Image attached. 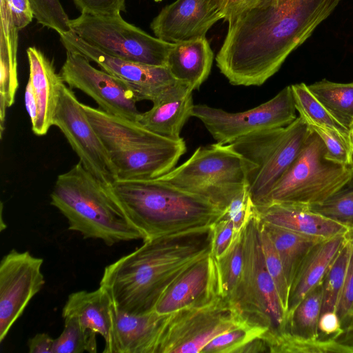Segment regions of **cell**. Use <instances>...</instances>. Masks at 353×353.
I'll return each mask as SVG.
<instances>
[{
  "instance_id": "1",
  "label": "cell",
  "mask_w": 353,
  "mask_h": 353,
  "mask_svg": "<svg viewBox=\"0 0 353 353\" xmlns=\"http://www.w3.org/2000/svg\"><path fill=\"white\" fill-rule=\"evenodd\" d=\"M341 1L259 0L228 23L217 67L232 85H263Z\"/></svg>"
},
{
  "instance_id": "2",
  "label": "cell",
  "mask_w": 353,
  "mask_h": 353,
  "mask_svg": "<svg viewBox=\"0 0 353 353\" xmlns=\"http://www.w3.org/2000/svg\"><path fill=\"white\" fill-rule=\"evenodd\" d=\"M213 225L155 236L107 265L100 286L116 307L143 314L190 266L212 254Z\"/></svg>"
},
{
  "instance_id": "3",
  "label": "cell",
  "mask_w": 353,
  "mask_h": 353,
  "mask_svg": "<svg viewBox=\"0 0 353 353\" xmlns=\"http://www.w3.org/2000/svg\"><path fill=\"white\" fill-rule=\"evenodd\" d=\"M111 188L144 240L212 226L225 213L210 199L159 179L117 180Z\"/></svg>"
},
{
  "instance_id": "4",
  "label": "cell",
  "mask_w": 353,
  "mask_h": 353,
  "mask_svg": "<svg viewBox=\"0 0 353 353\" xmlns=\"http://www.w3.org/2000/svg\"><path fill=\"white\" fill-rule=\"evenodd\" d=\"M50 204L67 219L68 230L108 246L143 239L131 223L111 185L97 179L79 161L57 176Z\"/></svg>"
},
{
  "instance_id": "5",
  "label": "cell",
  "mask_w": 353,
  "mask_h": 353,
  "mask_svg": "<svg viewBox=\"0 0 353 353\" xmlns=\"http://www.w3.org/2000/svg\"><path fill=\"white\" fill-rule=\"evenodd\" d=\"M310 129L298 117L290 125L242 137L229 145L247 161V184L254 206L263 205L301 152Z\"/></svg>"
},
{
  "instance_id": "6",
  "label": "cell",
  "mask_w": 353,
  "mask_h": 353,
  "mask_svg": "<svg viewBox=\"0 0 353 353\" xmlns=\"http://www.w3.org/2000/svg\"><path fill=\"white\" fill-rule=\"evenodd\" d=\"M243 248L241 275L229 301L243 323L268 331H285V312L265 265L254 209L243 228Z\"/></svg>"
},
{
  "instance_id": "7",
  "label": "cell",
  "mask_w": 353,
  "mask_h": 353,
  "mask_svg": "<svg viewBox=\"0 0 353 353\" xmlns=\"http://www.w3.org/2000/svg\"><path fill=\"white\" fill-rule=\"evenodd\" d=\"M325 152L323 141L310 129L301 152L263 205L283 202L309 206L332 195L350 179L353 168L328 161Z\"/></svg>"
},
{
  "instance_id": "8",
  "label": "cell",
  "mask_w": 353,
  "mask_h": 353,
  "mask_svg": "<svg viewBox=\"0 0 353 353\" xmlns=\"http://www.w3.org/2000/svg\"><path fill=\"white\" fill-rule=\"evenodd\" d=\"M71 31L111 56L141 64L165 66L174 43L154 37L119 14H81L70 20Z\"/></svg>"
},
{
  "instance_id": "9",
  "label": "cell",
  "mask_w": 353,
  "mask_h": 353,
  "mask_svg": "<svg viewBox=\"0 0 353 353\" xmlns=\"http://www.w3.org/2000/svg\"><path fill=\"white\" fill-rule=\"evenodd\" d=\"M245 324L229 300L218 296L166 315L157 353H199L216 336Z\"/></svg>"
},
{
  "instance_id": "10",
  "label": "cell",
  "mask_w": 353,
  "mask_h": 353,
  "mask_svg": "<svg viewBox=\"0 0 353 353\" xmlns=\"http://www.w3.org/2000/svg\"><path fill=\"white\" fill-rule=\"evenodd\" d=\"M291 85L269 101L240 112H228L205 104L194 105L192 117L199 119L216 143L230 144L254 132L287 126L296 118Z\"/></svg>"
},
{
  "instance_id": "11",
  "label": "cell",
  "mask_w": 353,
  "mask_h": 353,
  "mask_svg": "<svg viewBox=\"0 0 353 353\" xmlns=\"http://www.w3.org/2000/svg\"><path fill=\"white\" fill-rule=\"evenodd\" d=\"M248 165L229 144L198 148L183 163L157 179L209 199L216 188L247 183Z\"/></svg>"
},
{
  "instance_id": "12",
  "label": "cell",
  "mask_w": 353,
  "mask_h": 353,
  "mask_svg": "<svg viewBox=\"0 0 353 353\" xmlns=\"http://www.w3.org/2000/svg\"><path fill=\"white\" fill-rule=\"evenodd\" d=\"M64 83L71 89L85 93L105 112L137 121L139 101L132 88L122 79L92 66L82 54L66 50V59L60 71Z\"/></svg>"
},
{
  "instance_id": "13",
  "label": "cell",
  "mask_w": 353,
  "mask_h": 353,
  "mask_svg": "<svg viewBox=\"0 0 353 353\" xmlns=\"http://www.w3.org/2000/svg\"><path fill=\"white\" fill-rule=\"evenodd\" d=\"M57 126L79 157L83 166L107 185L117 180L110 154L94 130L76 95L63 85L54 118Z\"/></svg>"
},
{
  "instance_id": "14",
  "label": "cell",
  "mask_w": 353,
  "mask_h": 353,
  "mask_svg": "<svg viewBox=\"0 0 353 353\" xmlns=\"http://www.w3.org/2000/svg\"><path fill=\"white\" fill-rule=\"evenodd\" d=\"M43 260L13 249L0 263V342L45 284Z\"/></svg>"
},
{
  "instance_id": "15",
  "label": "cell",
  "mask_w": 353,
  "mask_h": 353,
  "mask_svg": "<svg viewBox=\"0 0 353 353\" xmlns=\"http://www.w3.org/2000/svg\"><path fill=\"white\" fill-rule=\"evenodd\" d=\"M60 41L66 50L82 54L103 70L126 82L139 101L154 102L179 82L168 67L141 64L111 56L87 43L72 31L60 34Z\"/></svg>"
},
{
  "instance_id": "16",
  "label": "cell",
  "mask_w": 353,
  "mask_h": 353,
  "mask_svg": "<svg viewBox=\"0 0 353 353\" xmlns=\"http://www.w3.org/2000/svg\"><path fill=\"white\" fill-rule=\"evenodd\" d=\"M223 14L216 0H176L150 23L156 37L170 43L205 37Z\"/></svg>"
},
{
  "instance_id": "17",
  "label": "cell",
  "mask_w": 353,
  "mask_h": 353,
  "mask_svg": "<svg viewBox=\"0 0 353 353\" xmlns=\"http://www.w3.org/2000/svg\"><path fill=\"white\" fill-rule=\"evenodd\" d=\"M220 295L216 259L211 254L190 266L165 291L154 311L168 315L206 303Z\"/></svg>"
},
{
  "instance_id": "18",
  "label": "cell",
  "mask_w": 353,
  "mask_h": 353,
  "mask_svg": "<svg viewBox=\"0 0 353 353\" xmlns=\"http://www.w3.org/2000/svg\"><path fill=\"white\" fill-rule=\"evenodd\" d=\"M186 152L183 139L176 142L110 153L117 180L153 179L173 168Z\"/></svg>"
},
{
  "instance_id": "19",
  "label": "cell",
  "mask_w": 353,
  "mask_h": 353,
  "mask_svg": "<svg viewBox=\"0 0 353 353\" xmlns=\"http://www.w3.org/2000/svg\"><path fill=\"white\" fill-rule=\"evenodd\" d=\"M165 317L154 310L143 314H130L114 305L112 337L103 352L157 353Z\"/></svg>"
},
{
  "instance_id": "20",
  "label": "cell",
  "mask_w": 353,
  "mask_h": 353,
  "mask_svg": "<svg viewBox=\"0 0 353 353\" xmlns=\"http://www.w3.org/2000/svg\"><path fill=\"white\" fill-rule=\"evenodd\" d=\"M82 106L109 154L178 141L155 134L137 121L109 114L101 108L83 103Z\"/></svg>"
},
{
  "instance_id": "21",
  "label": "cell",
  "mask_w": 353,
  "mask_h": 353,
  "mask_svg": "<svg viewBox=\"0 0 353 353\" xmlns=\"http://www.w3.org/2000/svg\"><path fill=\"white\" fill-rule=\"evenodd\" d=\"M193 90L179 81L152 102V107L141 112L137 122L150 131L173 141H179L181 130L192 117Z\"/></svg>"
},
{
  "instance_id": "22",
  "label": "cell",
  "mask_w": 353,
  "mask_h": 353,
  "mask_svg": "<svg viewBox=\"0 0 353 353\" xmlns=\"http://www.w3.org/2000/svg\"><path fill=\"white\" fill-rule=\"evenodd\" d=\"M30 81L37 101V117L32 130L37 136L47 134L52 125L65 85L60 74L41 50L29 47L27 50Z\"/></svg>"
},
{
  "instance_id": "23",
  "label": "cell",
  "mask_w": 353,
  "mask_h": 353,
  "mask_svg": "<svg viewBox=\"0 0 353 353\" xmlns=\"http://www.w3.org/2000/svg\"><path fill=\"white\" fill-rule=\"evenodd\" d=\"M254 209L261 221L305 235L330 239L351 230L309 210L305 205L274 202L254 205Z\"/></svg>"
},
{
  "instance_id": "24",
  "label": "cell",
  "mask_w": 353,
  "mask_h": 353,
  "mask_svg": "<svg viewBox=\"0 0 353 353\" xmlns=\"http://www.w3.org/2000/svg\"><path fill=\"white\" fill-rule=\"evenodd\" d=\"M114 306L108 292L99 285L94 291L71 293L63 307L62 316L73 318L83 330L100 334L105 346L112 337Z\"/></svg>"
},
{
  "instance_id": "25",
  "label": "cell",
  "mask_w": 353,
  "mask_h": 353,
  "mask_svg": "<svg viewBox=\"0 0 353 353\" xmlns=\"http://www.w3.org/2000/svg\"><path fill=\"white\" fill-rule=\"evenodd\" d=\"M348 232L321 241L304 259L290 287L286 322L305 296L322 282L326 272L346 242Z\"/></svg>"
},
{
  "instance_id": "26",
  "label": "cell",
  "mask_w": 353,
  "mask_h": 353,
  "mask_svg": "<svg viewBox=\"0 0 353 353\" xmlns=\"http://www.w3.org/2000/svg\"><path fill=\"white\" fill-rule=\"evenodd\" d=\"M213 57L205 37L174 43L167 67L177 81L186 83L194 91L208 79Z\"/></svg>"
},
{
  "instance_id": "27",
  "label": "cell",
  "mask_w": 353,
  "mask_h": 353,
  "mask_svg": "<svg viewBox=\"0 0 353 353\" xmlns=\"http://www.w3.org/2000/svg\"><path fill=\"white\" fill-rule=\"evenodd\" d=\"M18 29L6 0H1L0 100L13 105L19 87L17 75Z\"/></svg>"
},
{
  "instance_id": "28",
  "label": "cell",
  "mask_w": 353,
  "mask_h": 353,
  "mask_svg": "<svg viewBox=\"0 0 353 353\" xmlns=\"http://www.w3.org/2000/svg\"><path fill=\"white\" fill-rule=\"evenodd\" d=\"M260 221L278 252L290 288L309 252L316 244L327 239L302 234L261 220Z\"/></svg>"
},
{
  "instance_id": "29",
  "label": "cell",
  "mask_w": 353,
  "mask_h": 353,
  "mask_svg": "<svg viewBox=\"0 0 353 353\" xmlns=\"http://www.w3.org/2000/svg\"><path fill=\"white\" fill-rule=\"evenodd\" d=\"M299 117L310 127L327 130L338 137L352 152L350 130L341 124L314 96L304 83L291 85Z\"/></svg>"
},
{
  "instance_id": "30",
  "label": "cell",
  "mask_w": 353,
  "mask_h": 353,
  "mask_svg": "<svg viewBox=\"0 0 353 353\" xmlns=\"http://www.w3.org/2000/svg\"><path fill=\"white\" fill-rule=\"evenodd\" d=\"M307 87L341 124L350 128L353 123V82L336 83L323 79Z\"/></svg>"
},
{
  "instance_id": "31",
  "label": "cell",
  "mask_w": 353,
  "mask_h": 353,
  "mask_svg": "<svg viewBox=\"0 0 353 353\" xmlns=\"http://www.w3.org/2000/svg\"><path fill=\"white\" fill-rule=\"evenodd\" d=\"M268 352L273 353H350L331 337L315 340L306 339L282 332L267 331L262 335Z\"/></svg>"
},
{
  "instance_id": "32",
  "label": "cell",
  "mask_w": 353,
  "mask_h": 353,
  "mask_svg": "<svg viewBox=\"0 0 353 353\" xmlns=\"http://www.w3.org/2000/svg\"><path fill=\"white\" fill-rule=\"evenodd\" d=\"M323 296L322 282L312 288L287 319L286 330L306 339H321L318 322Z\"/></svg>"
},
{
  "instance_id": "33",
  "label": "cell",
  "mask_w": 353,
  "mask_h": 353,
  "mask_svg": "<svg viewBox=\"0 0 353 353\" xmlns=\"http://www.w3.org/2000/svg\"><path fill=\"white\" fill-rule=\"evenodd\" d=\"M351 246L352 229L348 232L346 242L341 248L322 280L323 296L321 314L328 311L336 312L345 277Z\"/></svg>"
},
{
  "instance_id": "34",
  "label": "cell",
  "mask_w": 353,
  "mask_h": 353,
  "mask_svg": "<svg viewBox=\"0 0 353 353\" xmlns=\"http://www.w3.org/2000/svg\"><path fill=\"white\" fill-rule=\"evenodd\" d=\"M307 208L314 213L353 229V173L325 200Z\"/></svg>"
},
{
  "instance_id": "35",
  "label": "cell",
  "mask_w": 353,
  "mask_h": 353,
  "mask_svg": "<svg viewBox=\"0 0 353 353\" xmlns=\"http://www.w3.org/2000/svg\"><path fill=\"white\" fill-rule=\"evenodd\" d=\"M243 243V228L239 233L234 234L233 241L227 251L216 259L220 295L228 299L234 291L241 275Z\"/></svg>"
},
{
  "instance_id": "36",
  "label": "cell",
  "mask_w": 353,
  "mask_h": 353,
  "mask_svg": "<svg viewBox=\"0 0 353 353\" xmlns=\"http://www.w3.org/2000/svg\"><path fill=\"white\" fill-rule=\"evenodd\" d=\"M97 333L83 330L73 318L64 319V328L54 340L52 353L97 352Z\"/></svg>"
},
{
  "instance_id": "37",
  "label": "cell",
  "mask_w": 353,
  "mask_h": 353,
  "mask_svg": "<svg viewBox=\"0 0 353 353\" xmlns=\"http://www.w3.org/2000/svg\"><path fill=\"white\" fill-rule=\"evenodd\" d=\"M268 330L261 327L243 325L219 334L202 350V353H238L249 341L261 337Z\"/></svg>"
},
{
  "instance_id": "38",
  "label": "cell",
  "mask_w": 353,
  "mask_h": 353,
  "mask_svg": "<svg viewBox=\"0 0 353 353\" xmlns=\"http://www.w3.org/2000/svg\"><path fill=\"white\" fill-rule=\"evenodd\" d=\"M259 232L265 265L276 286L281 305L286 315L290 288L278 252L260 220Z\"/></svg>"
},
{
  "instance_id": "39",
  "label": "cell",
  "mask_w": 353,
  "mask_h": 353,
  "mask_svg": "<svg viewBox=\"0 0 353 353\" xmlns=\"http://www.w3.org/2000/svg\"><path fill=\"white\" fill-rule=\"evenodd\" d=\"M37 23L59 35L71 31L70 19L59 0H28Z\"/></svg>"
},
{
  "instance_id": "40",
  "label": "cell",
  "mask_w": 353,
  "mask_h": 353,
  "mask_svg": "<svg viewBox=\"0 0 353 353\" xmlns=\"http://www.w3.org/2000/svg\"><path fill=\"white\" fill-rule=\"evenodd\" d=\"M308 127L323 141L325 148L326 159L337 164L353 168V152L338 137L317 127Z\"/></svg>"
},
{
  "instance_id": "41",
  "label": "cell",
  "mask_w": 353,
  "mask_h": 353,
  "mask_svg": "<svg viewBox=\"0 0 353 353\" xmlns=\"http://www.w3.org/2000/svg\"><path fill=\"white\" fill-rule=\"evenodd\" d=\"M336 312L342 329L353 315V229L350 256Z\"/></svg>"
},
{
  "instance_id": "42",
  "label": "cell",
  "mask_w": 353,
  "mask_h": 353,
  "mask_svg": "<svg viewBox=\"0 0 353 353\" xmlns=\"http://www.w3.org/2000/svg\"><path fill=\"white\" fill-rule=\"evenodd\" d=\"M81 14L115 15L125 10V0H73Z\"/></svg>"
},
{
  "instance_id": "43",
  "label": "cell",
  "mask_w": 353,
  "mask_h": 353,
  "mask_svg": "<svg viewBox=\"0 0 353 353\" xmlns=\"http://www.w3.org/2000/svg\"><path fill=\"white\" fill-rule=\"evenodd\" d=\"M234 236L233 223L229 219L221 217L213 225L212 254L218 259L229 248Z\"/></svg>"
},
{
  "instance_id": "44",
  "label": "cell",
  "mask_w": 353,
  "mask_h": 353,
  "mask_svg": "<svg viewBox=\"0 0 353 353\" xmlns=\"http://www.w3.org/2000/svg\"><path fill=\"white\" fill-rule=\"evenodd\" d=\"M6 1L13 23L18 30H22L32 21L34 14L28 0Z\"/></svg>"
},
{
  "instance_id": "45",
  "label": "cell",
  "mask_w": 353,
  "mask_h": 353,
  "mask_svg": "<svg viewBox=\"0 0 353 353\" xmlns=\"http://www.w3.org/2000/svg\"><path fill=\"white\" fill-rule=\"evenodd\" d=\"M341 325L335 311H328L320 314L318 331L321 339L333 337L340 332Z\"/></svg>"
},
{
  "instance_id": "46",
  "label": "cell",
  "mask_w": 353,
  "mask_h": 353,
  "mask_svg": "<svg viewBox=\"0 0 353 353\" xmlns=\"http://www.w3.org/2000/svg\"><path fill=\"white\" fill-rule=\"evenodd\" d=\"M259 0H216L223 14V19L228 23L239 14L254 5Z\"/></svg>"
},
{
  "instance_id": "47",
  "label": "cell",
  "mask_w": 353,
  "mask_h": 353,
  "mask_svg": "<svg viewBox=\"0 0 353 353\" xmlns=\"http://www.w3.org/2000/svg\"><path fill=\"white\" fill-rule=\"evenodd\" d=\"M54 339L47 333H37L27 343L30 353H52Z\"/></svg>"
},
{
  "instance_id": "48",
  "label": "cell",
  "mask_w": 353,
  "mask_h": 353,
  "mask_svg": "<svg viewBox=\"0 0 353 353\" xmlns=\"http://www.w3.org/2000/svg\"><path fill=\"white\" fill-rule=\"evenodd\" d=\"M340 345L353 353V315L339 333L331 337Z\"/></svg>"
},
{
  "instance_id": "49",
  "label": "cell",
  "mask_w": 353,
  "mask_h": 353,
  "mask_svg": "<svg viewBox=\"0 0 353 353\" xmlns=\"http://www.w3.org/2000/svg\"><path fill=\"white\" fill-rule=\"evenodd\" d=\"M25 103L31 123L33 125L37 117V101L32 85L29 80L26 87Z\"/></svg>"
},
{
  "instance_id": "50",
  "label": "cell",
  "mask_w": 353,
  "mask_h": 353,
  "mask_svg": "<svg viewBox=\"0 0 353 353\" xmlns=\"http://www.w3.org/2000/svg\"><path fill=\"white\" fill-rule=\"evenodd\" d=\"M350 130L351 137H352V142H353V123L352 124Z\"/></svg>"
},
{
  "instance_id": "51",
  "label": "cell",
  "mask_w": 353,
  "mask_h": 353,
  "mask_svg": "<svg viewBox=\"0 0 353 353\" xmlns=\"http://www.w3.org/2000/svg\"><path fill=\"white\" fill-rule=\"evenodd\" d=\"M154 1H156V2H160V1H161L162 0H154Z\"/></svg>"
}]
</instances>
